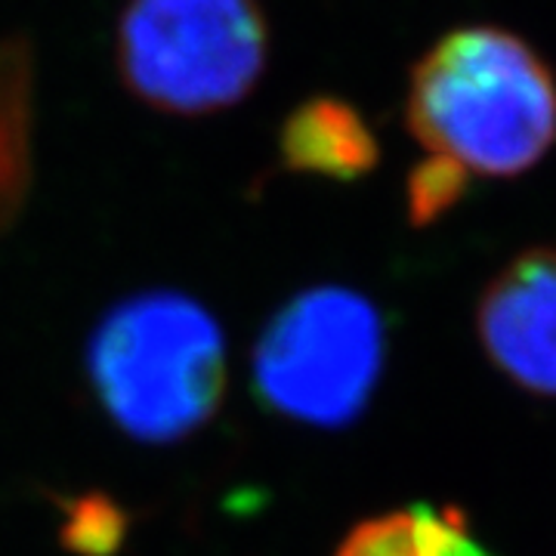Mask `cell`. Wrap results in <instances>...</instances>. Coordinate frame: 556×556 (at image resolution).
<instances>
[{
	"label": "cell",
	"instance_id": "cell-6",
	"mask_svg": "<svg viewBox=\"0 0 556 556\" xmlns=\"http://www.w3.org/2000/svg\"><path fill=\"white\" fill-rule=\"evenodd\" d=\"M281 155L294 170L356 179L378 161V142L350 105L318 100L285 124Z\"/></svg>",
	"mask_w": 556,
	"mask_h": 556
},
{
	"label": "cell",
	"instance_id": "cell-2",
	"mask_svg": "<svg viewBox=\"0 0 556 556\" xmlns=\"http://www.w3.org/2000/svg\"><path fill=\"white\" fill-rule=\"evenodd\" d=\"M93 393L115 427L167 445L217 415L226 343L217 318L177 291H146L102 318L87 350Z\"/></svg>",
	"mask_w": 556,
	"mask_h": 556
},
{
	"label": "cell",
	"instance_id": "cell-7",
	"mask_svg": "<svg viewBox=\"0 0 556 556\" xmlns=\"http://www.w3.org/2000/svg\"><path fill=\"white\" fill-rule=\"evenodd\" d=\"M31 60L20 40L0 43V232L20 217L31 182Z\"/></svg>",
	"mask_w": 556,
	"mask_h": 556
},
{
	"label": "cell",
	"instance_id": "cell-10",
	"mask_svg": "<svg viewBox=\"0 0 556 556\" xmlns=\"http://www.w3.org/2000/svg\"><path fill=\"white\" fill-rule=\"evenodd\" d=\"M467 177L445 164V161L430 159L424 167H417L412 186H408V207H412V219L415 223H430L439 217L442 211H448L460 195Z\"/></svg>",
	"mask_w": 556,
	"mask_h": 556
},
{
	"label": "cell",
	"instance_id": "cell-11",
	"mask_svg": "<svg viewBox=\"0 0 556 556\" xmlns=\"http://www.w3.org/2000/svg\"><path fill=\"white\" fill-rule=\"evenodd\" d=\"M424 517V556H489L470 532L457 510L420 507Z\"/></svg>",
	"mask_w": 556,
	"mask_h": 556
},
{
	"label": "cell",
	"instance_id": "cell-4",
	"mask_svg": "<svg viewBox=\"0 0 556 556\" xmlns=\"http://www.w3.org/2000/svg\"><path fill=\"white\" fill-rule=\"evenodd\" d=\"M130 90L179 115L239 102L266 60L254 0H130L118 35Z\"/></svg>",
	"mask_w": 556,
	"mask_h": 556
},
{
	"label": "cell",
	"instance_id": "cell-8",
	"mask_svg": "<svg viewBox=\"0 0 556 556\" xmlns=\"http://www.w3.org/2000/svg\"><path fill=\"white\" fill-rule=\"evenodd\" d=\"M130 519L124 507L109 495L90 492V495L65 501V519H62V547L75 556H115L127 538Z\"/></svg>",
	"mask_w": 556,
	"mask_h": 556
},
{
	"label": "cell",
	"instance_id": "cell-5",
	"mask_svg": "<svg viewBox=\"0 0 556 556\" xmlns=\"http://www.w3.org/2000/svg\"><path fill=\"white\" fill-rule=\"evenodd\" d=\"M479 338L507 378L556 396V248L522 254L489 285Z\"/></svg>",
	"mask_w": 556,
	"mask_h": 556
},
{
	"label": "cell",
	"instance_id": "cell-3",
	"mask_svg": "<svg viewBox=\"0 0 556 556\" xmlns=\"http://www.w3.org/2000/svg\"><path fill=\"white\" fill-rule=\"evenodd\" d=\"M383 343V321L371 300L338 285L303 291L260 334L257 399L298 424L346 427L378 387Z\"/></svg>",
	"mask_w": 556,
	"mask_h": 556
},
{
	"label": "cell",
	"instance_id": "cell-9",
	"mask_svg": "<svg viewBox=\"0 0 556 556\" xmlns=\"http://www.w3.org/2000/svg\"><path fill=\"white\" fill-rule=\"evenodd\" d=\"M338 556H424V517L420 507L358 522L343 538Z\"/></svg>",
	"mask_w": 556,
	"mask_h": 556
},
{
	"label": "cell",
	"instance_id": "cell-1",
	"mask_svg": "<svg viewBox=\"0 0 556 556\" xmlns=\"http://www.w3.org/2000/svg\"><path fill=\"white\" fill-rule=\"evenodd\" d=\"M408 124L430 159L464 177H514L554 146L556 80L517 35L464 28L417 65Z\"/></svg>",
	"mask_w": 556,
	"mask_h": 556
}]
</instances>
